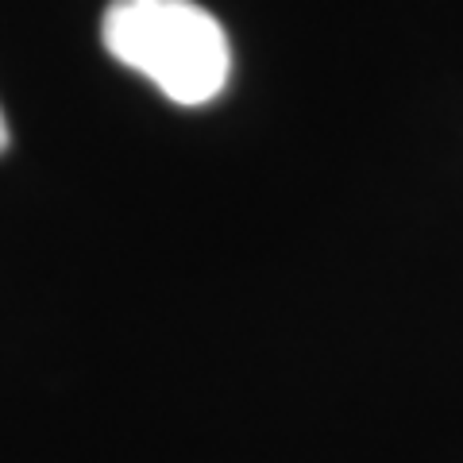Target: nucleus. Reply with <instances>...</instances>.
Listing matches in <instances>:
<instances>
[{"mask_svg": "<svg viewBox=\"0 0 463 463\" xmlns=\"http://www.w3.org/2000/svg\"><path fill=\"white\" fill-rule=\"evenodd\" d=\"M100 39L116 62L155 81L174 105L201 109L228 85V35L194 0H112Z\"/></svg>", "mask_w": 463, "mask_h": 463, "instance_id": "f257e3e1", "label": "nucleus"}, {"mask_svg": "<svg viewBox=\"0 0 463 463\" xmlns=\"http://www.w3.org/2000/svg\"><path fill=\"white\" fill-rule=\"evenodd\" d=\"M8 147V124H5V112H0V155Z\"/></svg>", "mask_w": 463, "mask_h": 463, "instance_id": "f03ea898", "label": "nucleus"}]
</instances>
